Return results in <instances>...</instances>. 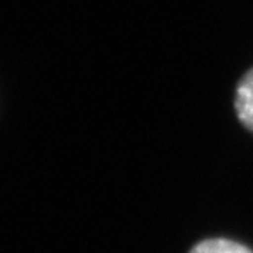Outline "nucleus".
<instances>
[{"mask_svg": "<svg viewBox=\"0 0 253 253\" xmlns=\"http://www.w3.org/2000/svg\"><path fill=\"white\" fill-rule=\"evenodd\" d=\"M234 107H236V115L239 122L250 132H253V69H250L237 84Z\"/></svg>", "mask_w": 253, "mask_h": 253, "instance_id": "f257e3e1", "label": "nucleus"}, {"mask_svg": "<svg viewBox=\"0 0 253 253\" xmlns=\"http://www.w3.org/2000/svg\"><path fill=\"white\" fill-rule=\"evenodd\" d=\"M188 253H253V250L232 239L213 237V239H204L197 243Z\"/></svg>", "mask_w": 253, "mask_h": 253, "instance_id": "f03ea898", "label": "nucleus"}]
</instances>
